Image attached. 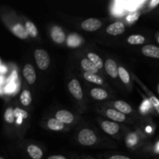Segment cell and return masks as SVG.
Here are the masks:
<instances>
[{
  "label": "cell",
  "instance_id": "34",
  "mask_svg": "<svg viewBox=\"0 0 159 159\" xmlns=\"http://www.w3.org/2000/svg\"><path fill=\"white\" fill-rule=\"evenodd\" d=\"M155 151H156V152L159 153V141L158 142V144H156V146H155Z\"/></svg>",
  "mask_w": 159,
  "mask_h": 159
},
{
  "label": "cell",
  "instance_id": "28",
  "mask_svg": "<svg viewBox=\"0 0 159 159\" xmlns=\"http://www.w3.org/2000/svg\"><path fill=\"white\" fill-rule=\"evenodd\" d=\"M138 142V136L134 134H131L127 138V145L128 147H133Z\"/></svg>",
  "mask_w": 159,
  "mask_h": 159
},
{
  "label": "cell",
  "instance_id": "20",
  "mask_svg": "<svg viewBox=\"0 0 159 159\" xmlns=\"http://www.w3.org/2000/svg\"><path fill=\"white\" fill-rule=\"evenodd\" d=\"M84 78L88 82H92V83L96 84V85H102L103 84V80L100 76L97 75L96 74H92V73L85 72L84 73Z\"/></svg>",
  "mask_w": 159,
  "mask_h": 159
},
{
  "label": "cell",
  "instance_id": "24",
  "mask_svg": "<svg viewBox=\"0 0 159 159\" xmlns=\"http://www.w3.org/2000/svg\"><path fill=\"white\" fill-rule=\"evenodd\" d=\"M25 27H26V31H27L28 34L32 37H36L38 34V31H37V28L34 25V23L31 21H26V24H25Z\"/></svg>",
  "mask_w": 159,
  "mask_h": 159
},
{
  "label": "cell",
  "instance_id": "36",
  "mask_svg": "<svg viewBox=\"0 0 159 159\" xmlns=\"http://www.w3.org/2000/svg\"><path fill=\"white\" fill-rule=\"evenodd\" d=\"M0 159H5V158H3V157H1V158H0Z\"/></svg>",
  "mask_w": 159,
  "mask_h": 159
},
{
  "label": "cell",
  "instance_id": "6",
  "mask_svg": "<svg viewBox=\"0 0 159 159\" xmlns=\"http://www.w3.org/2000/svg\"><path fill=\"white\" fill-rule=\"evenodd\" d=\"M23 77L25 78L28 83L30 85H32L35 82L36 79H37V75H36V71L33 65L27 64L24 66L23 69Z\"/></svg>",
  "mask_w": 159,
  "mask_h": 159
},
{
  "label": "cell",
  "instance_id": "19",
  "mask_svg": "<svg viewBox=\"0 0 159 159\" xmlns=\"http://www.w3.org/2000/svg\"><path fill=\"white\" fill-rule=\"evenodd\" d=\"M64 124L56 118H52L48 121V127L54 131H59L64 129Z\"/></svg>",
  "mask_w": 159,
  "mask_h": 159
},
{
  "label": "cell",
  "instance_id": "23",
  "mask_svg": "<svg viewBox=\"0 0 159 159\" xmlns=\"http://www.w3.org/2000/svg\"><path fill=\"white\" fill-rule=\"evenodd\" d=\"M20 102L25 107H27L32 102V96L29 90H24L20 95Z\"/></svg>",
  "mask_w": 159,
  "mask_h": 159
},
{
  "label": "cell",
  "instance_id": "14",
  "mask_svg": "<svg viewBox=\"0 0 159 159\" xmlns=\"http://www.w3.org/2000/svg\"><path fill=\"white\" fill-rule=\"evenodd\" d=\"M27 153L32 159H41L43 157V152L37 145L30 144L27 147Z\"/></svg>",
  "mask_w": 159,
  "mask_h": 159
},
{
  "label": "cell",
  "instance_id": "10",
  "mask_svg": "<svg viewBox=\"0 0 159 159\" xmlns=\"http://www.w3.org/2000/svg\"><path fill=\"white\" fill-rule=\"evenodd\" d=\"M143 54L152 58H159V48L155 45H145L141 49Z\"/></svg>",
  "mask_w": 159,
  "mask_h": 159
},
{
  "label": "cell",
  "instance_id": "31",
  "mask_svg": "<svg viewBox=\"0 0 159 159\" xmlns=\"http://www.w3.org/2000/svg\"><path fill=\"white\" fill-rule=\"evenodd\" d=\"M110 159H130L128 157L124 156V155H113L112 157H110Z\"/></svg>",
  "mask_w": 159,
  "mask_h": 159
},
{
  "label": "cell",
  "instance_id": "9",
  "mask_svg": "<svg viewBox=\"0 0 159 159\" xmlns=\"http://www.w3.org/2000/svg\"><path fill=\"white\" fill-rule=\"evenodd\" d=\"M102 130L106 132L107 134L110 135H114L119 131L120 126L119 124H116L115 122H112V121L106 120L103 121L101 124Z\"/></svg>",
  "mask_w": 159,
  "mask_h": 159
},
{
  "label": "cell",
  "instance_id": "7",
  "mask_svg": "<svg viewBox=\"0 0 159 159\" xmlns=\"http://www.w3.org/2000/svg\"><path fill=\"white\" fill-rule=\"evenodd\" d=\"M125 25L121 22H116L109 25L107 28V33L113 36L122 34L125 31Z\"/></svg>",
  "mask_w": 159,
  "mask_h": 159
},
{
  "label": "cell",
  "instance_id": "21",
  "mask_svg": "<svg viewBox=\"0 0 159 159\" xmlns=\"http://www.w3.org/2000/svg\"><path fill=\"white\" fill-rule=\"evenodd\" d=\"M145 41V38L144 36L139 35V34H135L131 35L127 38V42L131 45H140L142 44Z\"/></svg>",
  "mask_w": 159,
  "mask_h": 159
},
{
  "label": "cell",
  "instance_id": "13",
  "mask_svg": "<svg viewBox=\"0 0 159 159\" xmlns=\"http://www.w3.org/2000/svg\"><path fill=\"white\" fill-rule=\"evenodd\" d=\"M107 116L112 120L116 121V122H123L126 119V116L124 113H120L116 110H113V109L107 110Z\"/></svg>",
  "mask_w": 159,
  "mask_h": 159
},
{
  "label": "cell",
  "instance_id": "29",
  "mask_svg": "<svg viewBox=\"0 0 159 159\" xmlns=\"http://www.w3.org/2000/svg\"><path fill=\"white\" fill-rule=\"evenodd\" d=\"M141 16V13L139 12H132L130 13V15L127 16V20L128 23H134L138 20V18L140 17Z\"/></svg>",
  "mask_w": 159,
  "mask_h": 159
},
{
  "label": "cell",
  "instance_id": "30",
  "mask_svg": "<svg viewBox=\"0 0 159 159\" xmlns=\"http://www.w3.org/2000/svg\"><path fill=\"white\" fill-rule=\"evenodd\" d=\"M150 102L152 103V105L155 108V110H157V112L159 113V100L157 99L155 96H151L150 97Z\"/></svg>",
  "mask_w": 159,
  "mask_h": 159
},
{
  "label": "cell",
  "instance_id": "18",
  "mask_svg": "<svg viewBox=\"0 0 159 159\" xmlns=\"http://www.w3.org/2000/svg\"><path fill=\"white\" fill-rule=\"evenodd\" d=\"M92 97L94 98L96 100H103L108 97V93L106 90L99 88H94L91 90Z\"/></svg>",
  "mask_w": 159,
  "mask_h": 159
},
{
  "label": "cell",
  "instance_id": "25",
  "mask_svg": "<svg viewBox=\"0 0 159 159\" xmlns=\"http://www.w3.org/2000/svg\"><path fill=\"white\" fill-rule=\"evenodd\" d=\"M118 73H119L120 78V79L124 84H128L130 82V75H129L128 71L125 68H123V67H119Z\"/></svg>",
  "mask_w": 159,
  "mask_h": 159
},
{
  "label": "cell",
  "instance_id": "27",
  "mask_svg": "<svg viewBox=\"0 0 159 159\" xmlns=\"http://www.w3.org/2000/svg\"><path fill=\"white\" fill-rule=\"evenodd\" d=\"M14 115H15V117L17 119H26L28 116V113L26 110H23L22 109L20 108H16L14 110Z\"/></svg>",
  "mask_w": 159,
  "mask_h": 159
},
{
  "label": "cell",
  "instance_id": "26",
  "mask_svg": "<svg viewBox=\"0 0 159 159\" xmlns=\"http://www.w3.org/2000/svg\"><path fill=\"white\" fill-rule=\"evenodd\" d=\"M5 120L8 123V124H12L15 120V115H14V110H12V108L9 107L8 109H6V112H5L4 115Z\"/></svg>",
  "mask_w": 159,
  "mask_h": 159
},
{
  "label": "cell",
  "instance_id": "17",
  "mask_svg": "<svg viewBox=\"0 0 159 159\" xmlns=\"http://www.w3.org/2000/svg\"><path fill=\"white\" fill-rule=\"evenodd\" d=\"M82 39L79 35L76 34H70L67 39V45L70 48H77L82 44Z\"/></svg>",
  "mask_w": 159,
  "mask_h": 159
},
{
  "label": "cell",
  "instance_id": "15",
  "mask_svg": "<svg viewBox=\"0 0 159 159\" xmlns=\"http://www.w3.org/2000/svg\"><path fill=\"white\" fill-rule=\"evenodd\" d=\"M114 107L116 108V110H118L120 113L125 114H129L132 112V108L128 103H127L124 101L118 100L116 101L114 103Z\"/></svg>",
  "mask_w": 159,
  "mask_h": 159
},
{
  "label": "cell",
  "instance_id": "33",
  "mask_svg": "<svg viewBox=\"0 0 159 159\" xmlns=\"http://www.w3.org/2000/svg\"><path fill=\"white\" fill-rule=\"evenodd\" d=\"M158 4H159V0H153V1L151 2L150 3L152 7H155V6H156Z\"/></svg>",
  "mask_w": 159,
  "mask_h": 159
},
{
  "label": "cell",
  "instance_id": "32",
  "mask_svg": "<svg viewBox=\"0 0 159 159\" xmlns=\"http://www.w3.org/2000/svg\"><path fill=\"white\" fill-rule=\"evenodd\" d=\"M48 159H67L65 156L63 155H52V156H50Z\"/></svg>",
  "mask_w": 159,
  "mask_h": 159
},
{
  "label": "cell",
  "instance_id": "11",
  "mask_svg": "<svg viewBox=\"0 0 159 159\" xmlns=\"http://www.w3.org/2000/svg\"><path fill=\"white\" fill-rule=\"evenodd\" d=\"M105 68L107 71V74L110 76V77L116 79L118 76L119 73H118V69L119 68L117 67L116 62L112 59H108L107 60L105 64Z\"/></svg>",
  "mask_w": 159,
  "mask_h": 159
},
{
  "label": "cell",
  "instance_id": "4",
  "mask_svg": "<svg viewBox=\"0 0 159 159\" xmlns=\"http://www.w3.org/2000/svg\"><path fill=\"white\" fill-rule=\"evenodd\" d=\"M68 89L73 96L77 99H82L83 98L82 87L77 79H73L68 84Z\"/></svg>",
  "mask_w": 159,
  "mask_h": 159
},
{
  "label": "cell",
  "instance_id": "12",
  "mask_svg": "<svg viewBox=\"0 0 159 159\" xmlns=\"http://www.w3.org/2000/svg\"><path fill=\"white\" fill-rule=\"evenodd\" d=\"M81 66L85 72L96 74L99 71V68L88 58H83L81 61Z\"/></svg>",
  "mask_w": 159,
  "mask_h": 159
},
{
  "label": "cell",
  "instance_id": "2",
  "mask_svg": "<svg viewBox=\"0 0 159 159\" xmlns=\"http://www.w3.org/2000/svg\"><path fill=\"white\" fill-rule=\"evenodd\" d=\"M34 58L38 68L46 70L50 65V57L48 52L43 49H37L34 52Z\"/></svg>",
  "mask_w": 159,
  "mask_h": 159
},
{
  "label": "cell",
  "instance_id": "22",
  "mask_svg": "<svg viewBox=\"0 0 159 159\" xmlns=\"http://www.w3.org/2000/svg\"><path fill=\"white\" fill-rule=\"evenodd\" d=\"M88 59H89L98 68H102L103 67V61H102V58L99 57V55H97L95 53H89L88 54Z\"/></svg>",
  "mask_w": 159,
  "mask_h": 159
},
{
  "label": "cell",
  "instance_id": "37",
  "mask_svg": "<svg viewBox=\"0 0 159 159\" xmlns=\"http://www.w3.org/2000/svg\"><path fill=\"white\" fill-rule=\"evenodd\" d=\"M158 41L159 42V37H158Z\"/></svg>",
  "mask_w": 159,
  "mask_h": 159
},
{
  "label": "cell",
  "instance_id": "5",
  "mask_svg": "<svg viewBox=\"0 0 159 159\" xmlns=\"http://www.w3.org/2000/svg\"><path fill=\"white\" fill-rule=\"evenodd\" d=\"M51 38L55 43H62L65 41L66 36H65V32L60 26H54L51 28Z\"/></svg>",
  "mask_w": 159,
  "mask_h": 159
},
{
  "label": "cell",
  "instance_id": "8",
  "mask_svg": "<svg viewBox=\"0 0 159 159\" xmlns=\"http://www.w3.org/2000/svg\"><path fill=\"white\" fill-rule=\"evenodd\" d=\"M55 118L63 124H71L74 121V116L71 112L65 110H59L56 113Z\"/></svg>",
  "mask_w": 159,
  "mask_h": 159
},
{
  "label": "cell",
  "instance_id": "1",
  "mask_svg": "<svg viewBox=\"0 0 159 159\" xmlns=\"http://www.w3.org/2000/svg\"><path fill=\"white\" fill-rule=\"evenodd\" d=\"M78 141L83 146H92L96 142L97 138L92 130L83 129L79 133Z\"/></svg>",
  "mask_w": 159,
  "mask_h": 159
},
{
  "label": "cell",
  "instance_id": "3",
  "mask_svg": "<svg viewBox=\"0 0 159 159\" xmlns=\"http://www.w3.org/2000/svg\"><path fill=\"white\" fill-rule=\"evenodd\" d=\"M81 26L84 30L93 32L97 30L102 26V22L96 18H89L84 20L81 24Z\"/></svg>",
  "mask_w": 159,
  "mask_h": 159
},
{
  "label": "cell",
  "instance_id": "16",
  "mask_svg": "<svg viewBox=\"0 0 159 159\" xmlns=\"http://www.w3.org/2000/svg\"><path fill=\"white\" fill-rule=\"evenodd\" d=\"M12 33L16 36L17 37H19L20 39H22V40H25L28 37L29 34H28L27 31L25 29L24 26L23 25L20 24H16L15 26L12 27Z\"/></svg>",
  "mask_w": 159,
  "mask_h": 159
},
{
  "label": "cell",
  "instance_id": "35",
  "mask_svg": "<svg viewBox=\"0 0 159 159\" xmlns=\"http://www.w3.org/2000/svg\"><path fill=\"white\" fill-rule=\"evenodd\" d=\"M158 94H159V83H158Z\"/></svg>",
  "mask_w": 159,
  "mask_h": 159
}]
</instances>
